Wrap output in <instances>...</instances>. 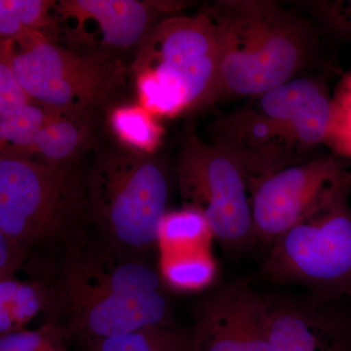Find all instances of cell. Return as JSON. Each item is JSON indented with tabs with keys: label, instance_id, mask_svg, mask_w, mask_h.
<instances>
[{
	"label": "cell",
	"instance_id": "1",
	"mask_svg": "<svg viewBox=\"0 0 351 351\" xmlns=\"http://www.w3.org/2000/svg\"><path fill=\"white\" fill-rule=\"evenodd\" d=\"M332 113L325 82L299 76L215 120L212 140L239 161L251 184L313 159L308 152L327 144Z\"/></svg>",
	"mask_w": 351,
	"mask_h": 351
},
{
	"label": "cell",
	"instance_id": "2",
	"mask_svg": "<svg viewBox=\"0 0 351 351\" xmlns=\"http://www.w3.org/2000/svg\"><path fill=\"white\" fill-rule=\"evenodd\" d=\"M206 12L218 31V100L267 93L299 77L313 56V23L278 2L225 0Z\"/></svg>",
	"mask_w": 351,
	"mask_h": 351
},
{
	"label": "cell",
	"instance_id": "3",
	"mask_svg": "<svg viewBox=\"0 0 351 351\" xmlns=\"http://www.w3.org/2000/svg\"><path fill=\"white\" fill-rule=\"evenodd\" d=\"M169 184L162 164L129 149L97 152L84 176V216L106 243L138 255L158 247Z\"/></svg>",
	"mask_w": 351,
	"mask_h": 351
},
{
	"label": "cell",
	"instance_id": "4",
	"mask_svg": "<svg viewBox=\"0 0 351 351\" xmlns=\"http://www.w3.org/2000/svg\"><path fill=\"white\" fill-rule=\"evenodd\" d=\"M351 184L337 191L269 246L261 274L334 304L351 295Z\"/></svg>",
	"mask_w": 351,
	"mask_h": 351
},
{
	"label": "cell",
	"instance_id": "5",
	"mask_svg": "<svg viewBox=\"0 0 351 351\" xmlns=\"http://www.w3.org/2000/svg\"><path fill=\"white\" fill-rule=\"evenodd\" d=\"M84 216V177L73 164L1 152L0 233L29 249L64 237Z\"/></svg>",
	"mask_w": 351,
	"mask_h": 351
},
{
	"label": "cell",
	"instance_id": "6",
	"mask_svg": "<svg viewBox=\"0 0 351 351\" xmlns=\"http://www.w3.org/2000/svg\"><path fill=\"white\" fill-rule=\"evenodd\" d=\"M14 45L11 66L32 100L91 124L125 78V68L107 53L66 49L40 32L19 52Z\"/></svg>",
	"mask_w": 351,
	"mask_h": 351
},
{
	"label": "cell",
	"instance_id": "7",
	"mask_svg": "<svg viewBox=\"0 0 351 351\" xmlns=\"http://www.w3.org/2000/svg\"><path fill=\"white\" fill-rule=\"evenodd\" d=\"M176 171L184 206L204 215L226 252L240 254L257 243L246 173L225 147L208 144L189 127Z\"/></svg>",
	"mask_w": 351,
	"mask_h": 351
},
{
	"label": "cell",
	"instance_id": "8",
	"mask_svg": "<svg viewBox=\"0 0 351 351\" xmlns=\"http://www.w3.org/2000/svg\"><path fill=\"white\" fill-rule=\"evenodd\" d=\"M219 58L218 31L207 12L173 15L147 34L132 69H147L181 87L191 110L218 100Z\"/></svg>",
	"mask_w": 351,
	"mask_h": 351
},
{
	"label": "cell",
	"instance_id": "9",
	"mask_svg": "<svg viewBox=\"0 0 351 351\" xmlns=\"http://www.w3.org/2000/svg\"><path fill=\"white\" fill-rule=\"evenodd\" d=\"M162 277L138 256L106 244L101 250L71 249L51 302L66 315L97 318L123 308L142 293L163 292Z\"/></svg>",
	"mask_w": 351,
	"mask_h": 351
},
{
	"label": "cell",
	"instance_id": "10",
	"mask_svg": "<svg viewBox=\"0 0 351 351\" xmlns=\"http://www.w3.org/2000/svg\"><path fill=\"white\" fill-rule=\"evenodd\" d=\"M351 173L334 156L289 166L249 186L256 242L270 246L339 189Z\"/></svg>",
	"mask_w": 351,
	"mask_h": 351
},
{
	"label": "cell",
	"instance_id": "11",
	"mask_svg": "<svg viewBox=\"0 0 351 351\" xmlns=\"http://www.w3.org/2000/svg\"><path fill=\"white\" fill-rule=\"evenodd\" d=\"M196 351H272L267 299L245 284H230L195 308Z\"/></svg>",
	"mask_w": 351,
	"mask_h": 351
},
{
	"label": "cell",
	"instance_id": "12",
	"mask_svg": "<svg viewBox=\"0 0 351 351\" xmlns=\"http://www.w3.org/2000/svg\"><path fill=\"white\" fill-rule=\"evenodd\" d=\"M272 351H351L346 311L319 300L265 297Z\"/></svg>",
	"mask_w": 351,
	"mask_h": 351
},
{
	"label": "cell",
	"instance_id": "13",
	"mask_svg": "<svg viewBox=\"0 0 351 351\" xmlns=\"http://www.w3.org/2000/svg\"><path fill=\"white\" fill-rule=\"evenodd\" d=\"M179 2L137 0H64L55 4L60 20L73 19L75 31L93 21L101 32V43L113 48H129L141 43L152 29L157 14L175 13Z\"/></svg>",
	"mask_w": 351,
	"mask_h": 351
},
{
	"label": "cell",
	"instance_id": "14",
	"mask_svg": "<svg viewBox=\"0 0 351 351\" xmlns=\"http://www.w3.org/2000/svg\"><path fill=\"white\" fill-rule=\"evenodd\" d=\"M84 351H196L193 330L160 323L107 339L83 341Z\"/></svg>",
	"mask_w": 351,
	"mask_h": 351
},
{
	"label": "cell",
	"instance_id": "15",
	"mask_svg": "<svg viewBox=\"0 0 351 351\" xmlns=\"http://www.w3.org/2000/svg\"><path fill=\"white\" fill-rule=\"evenodd\" d=\"M91 123L59 112L39 131L29 156H40L44 162L68 164L92 138Z\"/></svg>",
	"mask_w": 351,
	"mask_h": 351
},
{
	"label": "cell",
	"instance_id": "16",
	"mask_svg": "<svg viewBox=\"0 0 351 351\" xmlns=\"http://www.w3.org/2000/svg\"><path fill=\"white\" fill-rule=\"evenodd\" d=\"M216 274V262L209 248L160 253V276L176 290H202L213 282Z\"/></svg>",
	"mask_w": 351,
	"mask_h": 351
},
{
	"label": "cell",
	"instance_id": "17",
	"mask_svg": "<svg viewBox=\"0 0 351 351\" xmlns=\"http://www.w3.org/2000/svg\"><path fill=\"white\" fill-rule=\"evenodd\" d=\"M213 234L204 215L184 206L164 216L159 228L158 248L160 253L207 249Z\"/></svg>",
	"mask_w": 351,
	"mask_h": 351
},
{
	"label": "cell",
	"instance_id": "18",
	"mask_svg": "<svg viewBox=\"0 0 351 351\" xmlns=\"http://www.w3.org/2000/svg\"><path fill=\"white\" fill-rule=\"evenodd\" d=\"M110 128L126 149L149 154L160 145L163 128L156 117L142 106L127 105L113 108L110 114Z\"/></svg>",
	"mask_w": 351,
	"mask_h": 351
},
{
	"label": "cell",
	"instance_id": "19",
	"mask_svg": "<svg viewBox=\"0 0 351 351\" xmlns=\"http://www.w3.org/2000/svg\"><path fill=\"white\" fill-rule=\"evenodd\" d=\"M59 112L32 101L10 117L0 119L1 152L29 156L39 131Z\"/></svg>",
	"mask_w": 351,
	"mask_h": 351
},
{
	"label": "cell",
	"instance_id": "20",
	"mask_svg": "<svg viewBox=\"0 0 351 351\" xmlns=\"http://www.w3.org/2000/svg\"><path fill=\"white\" fill-rule=\"evenodd\" d=\"M51 294L38 282H23L13 278L0 280V307L10 313L17 331L49 306Z\"/></svg>",
	"mask_w": 351,
	"mask_h": 351
},
{
	"label": "cell",
	"instance_id": "21",
	"mask_svg": "<svg viewBox=\"0 0 351 351\" xmlns=\"http://www.w3.org/2000/svg\"><path fill=\"white\" fill-rule=\"evenodd\" d=\"M334 114L327 145L351 159V71L339 80L332 94Z\"/></svg>",
	"mask_w": 351,
	"mask_h": 351
},
{
	"label": "cell",
	"instance_id": "22",
	"mask_svg": "<svg viewBox=\"0 0 351 351\" xmlns=\"http://www.w3.org/2000/svg\"><path fill=\"white\" fill-rule=\"evenodd\" d=\"M63 326L48 324L34 331L19 330L0 338V351H66Z\"/></svg>",
	"mask_w": 351,
	"mask_h": 351
},
{
	"label": "cell",
	"instance_id": "23",
	"mask_svg": "<svg viewBox=\"0 0 351 351\" xmlns=\"http://www.w3.org/2000/svg\"><path fill=\"white\" fill-rule=\"evenodd\" d=\"M13 44V41H1L0 44V119L34 101L14 75L10 63Z\"/></svg>",
	"mask_w": 351,
	"mask_h": 351
},
{
	"label": "cell",
	"instance_id": "24",
	"mask_svg": "<svg viewBox=\"0 0 351 351\" xmlns=\"http://www.w3.org/2000/svg\"><path fill=\"white\" fill-rule=\"evenodd\" d=\"M306 4L318 24L334 38L351 39V0H318Z\"/></svg>",
	"mask_w": 351,
	"mask_h": 351
},
{
	"label": "cell",
	"instance_id": "25",
	"mask_svg": "<svg viewBox=\"0 0 351 351\" xmlns=\"http://www.w3.org/2000/svg\"><path fill=\"white\" fill-rule=\"evenodd\" d=\"M7 5L16 14L21 23L29 31L40 32L46 36V31L57 29V22L51 16V8L54 1L45 0H5Z\"/></svg>",
	"mask_w": 351,
	"mask_h": 351
},
{
	"label": "cell",
	"instance_id": "26",
	"mask_svg": "<svg viewBox=\"0 0 351 351\" xmlns=\"http://www.w3.org/2000/svg\"><path fill=\"white\" fill-rule=\"evenodd\" d=\"M29 256V249L0 233V280L13 278Z\"/></svg>",
	"mask_w": 351,
	"mask_h": 351
},
{
	"label": "cell",
	"instance_id": "27",
	"mask_svg": "<svg viewBox=\"0 0 351 351\" xmlns=\"http://www.w3.org/2000/svg\"><path fill=\"white\" fill-rule=\"evenodd\" d=\"M34 31H29L21 23L12 9L7 5L5 0L0 1V38L1 41H13L14 43H25Z\"/></svg>",
	"mask_w": 351,
	"mask_h": 351
},
{
	"label": "cell",
	"instance_id": "28",
	"mask_svg": "<svg viewBox=\"0 0 351 351\" xmlns=\"http://www.w3.org/2000/svg\"><path fill=\"white\" fill-rule=\"evenodd\" d=\"M346 319H348V330H350V338H351V309L346 311Z\"/></svg>",
	"mask_w": 351,
	"mask_h": 351
}]
</instances>
